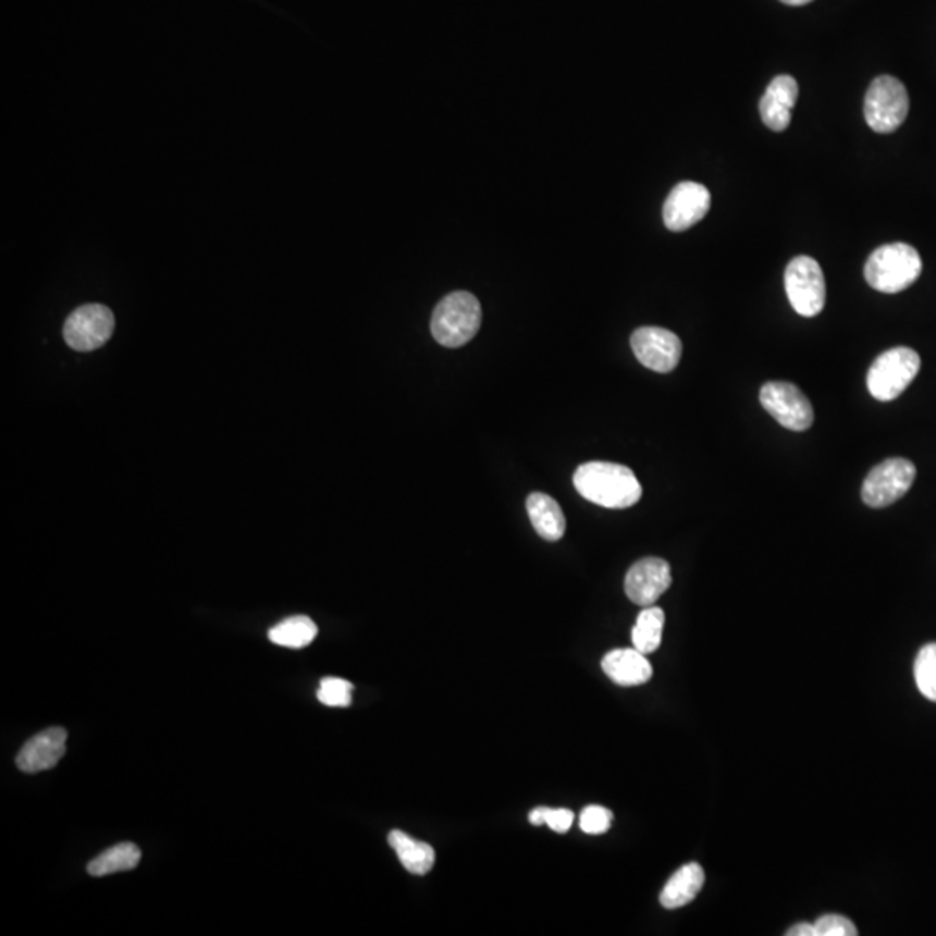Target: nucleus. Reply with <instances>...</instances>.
<instances>
[{
	"mask_svg": "<svg viewBox=\"0 0 936 936\" xmlns=\"http://www.w3.org/2000/svg\"><path fill=\"white\" fill-rule=\"evenodd\" d=\"M572 481L578 493L599 507L628 508L642 498L639 479L625 465L588 461L576 468Z\"/></svg>",
	"mask_w": 936,
	"mask_h": 936,
	"instance_id": "1",
	"label": "nucleus"
},
{
	"mask_svg": "<svg viewBox=\"0 0 936 936\" xmlns=\"http://www.w3.org/2000/svg\"><path fill=\"white\" fill-rule=\"evenodd\" d=\"M923 271L920 251L907 243H889L874 250L865 262V280L883 294H898L917 281Z\"/></svg>",
	"mask_w": 936,
	"mask_h": 936,
	"instance_id": "2",
	"label": "nucleus"
},
{
	"mask_svg": "<svg viewBox=\"0 0 936 936\" xmlns=\"http://www.w3.org/2000/svg\"><path fill=\"white\" fill-rule=\"evenodd\" d=\"M482 323L481 303L468 292H453L435 306L430 330L444 347L456 349L468 344Z\"/></svg>",
	"mask_w": 936,
	"mask_h": 936,
	"instance_id": "3",
	"label": "nucleus"
},
{
	"mask_svg": "<svg viewBox=\"0 0 936 936\" xmlns=\"http://www.w3.org/2000/svg\"><path fill=\"white\" fill-rule=\"evenodd\" d=\"M920 368V354L914 349L895 347L886 350L869 370L867 389L871 396L877 401L897 399L917 377Z\"/></svg>",
	"mask_w": 936,
	"mask_h": 936,
	"instance_id": "4",
	"label": "nucleus"
},
{
	"mask_svg": "<svg viewBox=\"0 0 936 936\" xmlns=\"http://www.w3.org/2000/svg\"><path fill=\"white\" fill-rule=\"evenodd\" d=\"M864 115L874 133H895L909 115V94L902 82L891 75L877 77L865 94Z\"/></svg>",
	"mask_w": 936,
	"mask_h": 936,
	"instance_id": "5",
	"label": "nucleus"
},
{
	"mask_svg": "<svg viewBox=\"0 0 936 936\" xmlns=\"http://www.w3.org/2000/svg\"><path fill=\"white\" fill-rule=\"evenodd\" d=\"M786 294L792 309L804 318L821 315L826 306V278L817 260L809 256L795 257L786 268Z\"/></svg>",
	"mask_w": 936,
	"mask_h": 936,
	"instance_id": "6",
	"label": "nucleus"
},
{
	"mask_svg": "<svg viewBox=\"0 0 936 936\" xmlns=\"http://www.w3.org/2000/svg\"><path fill=\"white\" fill-rule=\"evenodd\" d=\"M915 467L906 458H888L869 472L862 485V500L873 508H885L911 490Z\"/></svg>",
	"mask_w": 936,
	"mask_h": 936,
	"instance_id": "7",
	"label": "nucleus"
},
{
	"mask_svg": "<svg viewBox=\"0 0 936 936\" xmlns=\"http://www.w3.org/2000/svg\"><path fill=\"white\" fill-rule=\"evenodd\" d=\"M113 330H115L113 312L101 304H87L70 315L64 323L63 335L72 349L87 353L107 344Z\"/></svg>",
	"mask_w": 936,
	"mask_h": 936,
	"instance_id": "8",
	"label": "nucleus"
},
{
	"mask_svg": "<svg viewBox=\"0 0 936 936\" xmlns=\"http://www.w3.org/2000/svg\"><path fill=\"white\" fill-rule=\"evenodd\" d=\"M763 408L779 421L784 429L803 432L813 423V408L795 383L768 382L760 391Z\"/></svg>",
	"mask_w": 936,
	"mask_h": 936,
	"instance_id": "9",
	"label": "nucleus"
},
{
	"mask_svg": "<svg viewBox=\"0 0 936 936\" xmlns=\"http://www.w3.org/2000/svg\"><path fill=\"white\" fill-rule=\"evenodd\" d=\"M631 349L640 365L655 373H669L678 367L681 358V341L666 328L642 327L635 330Z\"/></svg>",
	"mask_w": 936,
	"mask_h": 936,
	"instance_id": "10",
	"label": "nucleus"
},
{
	"mask_svg": "<svg viewBox=\"0 0 936 936\" xmlns=\"http://www.w3.org/2000/svg\"><path fill=\"white\" fill-rule=\"evenodd\" d=\"M710 207L711 195L706 186L692 181L677 184L664 201V224L675 233L689 230L706 218Z\"/></svg>",
	"mask_w": 936,
	"mask_h": 936,
	"instance_id": "11",
	"label": "nucleus"
},
{
	"mask_svg": "<svg viewBox=\"0 0 936 936\" xmlns=\"http://www.w3.org/2000/svg\"><path fill=\"white\" fill-rule=\"evenodd\" d=\"M672 587V569L663 558L648 557L637 562L628 570L625 592L633 604L649 607Z\"/></svg>",
	"mask_w": 936,
	"mask_h": 936,
	"instance_id": "12",
	"label": "nucleus"
},
{
	"mask_svg": "<svg viewBox=\"0 0 936 936\" xmlns=\"http://www.w3.org/2000/svg\"><path fill=\"white\" fill-rule=\"evenodd\" d=\"M69 734L61 727L47 728L25 742L16 756V766L25 774L51 771L66 753Z\"/></svg>",
	"mask_w": 936,
	"mask_h": 936,
	"instance_id": "13",
	"label": "nucleus"
},
{
	"mask_svg": "<svg viewBox=\"0 0 936 936\" xmlns=\"http://www.w3.org/2000/svg\"><path fill=\"white\" fill-rule=\"evenodd\" d=\"M800 94V87L789 75H779L766 87L760 101V115L763 124L775 133H783L791 124V110Z\"/></svg>",
	"mask_w": 936,
	"mask_h": 936,
	"instance_id": "14",
	"label": "nucleus"
},
{
	"mask_svg": "<svg viewBox=\"0 0 936 936\" xmlns=\"http://www.w3.org/2000/svg\"><path fill=\"white\" fill-rule=\"evenodd\" d=\"M602 669L614 683L621 687L643 686L654 673L648 655L635 648L608 652L602 660Z\"/></svg>",
	"mask_w": 936,
	"mask_h": 936,
	"instance_id": "15",
	"label": "nucleus"
},
{
	"mask_svg": "<svg viewBox=\"0 0 936 936\" xmlns=\"http://www.w3.org/2000/svg\"><path fill=\"white\" fill-rule=\"evenodd\" d=\"M532 528L537 529L543 540L558 541L566 534V517L557 500L549 494L532 493L526 502Z\"/></svg>",
	"mask_w": 936,
	"mask_h": 936,
	"instance_id": "16",
	"label": "nucleus"
},
{
	"mask_svg": "<svg viewBox=\"0 0 936 936\" xmlns=\"http://www.w3.org/2000/svg\"><path fill=\"white\" fill-rule=\"evenodd\" d=\"M704 879L706 876H704L701 865L695 864V862L683 865L664 885L660 897L661 906L664 909H680V907L687 906L698 897L699 891L704 886Z\"/></svg>",
	"mask_w": 936,
	"mask_h": 936,
	"instance_id": "17",
	"label": "nucleus"
},
{
	"mask_svg": "<svg viewBox=\"0 0 936 936\" xmlns=\"http://www.w3.org/2000/svg\"><path fill=\"white\" fill-rule=\"evenodd\" d=\"M389 845L396 851L401 864L415 876H426L435 864V851L429 842L417 841L403 830H391Z\"/></svg>",
	"mask_w": 936,
	"mask_h": 936,
	"instance_id": "18",
	"label": "nucleus"
},
{
	"mask_svg": "<svg viewBox=\"0 0 936 936\" xmlns=\"http://www.w3.org/2000/svg\"><path fill=\"white\" fill-rule=\"evenodd\" d=\"M140 850L134 842H120L115 847L102 851L101 855L90 860L87 873L94 877L110 876V874L133 871L139 865Z\"/></svg>",
	"mask_w": 936,
	"mask_h": 936,
	"instance_id": "19",
	"label": "nucleus"
},
{
	"mask_svg": "<svg viewBox=\"0 0 936 936\" xmlns=\"http://www.w3.org/2000/svg\"><path fill=\"white\" fill-rule=\"evenodd\" d=\"M664 619L666 617H664L663 608L652 607V605L643 608L637 617L633 630H631V640H633V648L637 651L648 655L660 649L661 642H663Z\"/></svg>",
	"mask_w": 936,
	"mask_h": 936,
	"instance_id": "20",
	"label": "nucleus"
},
{
	"mask_svg": "<svg viewBox=\"0 0 936 936\" xmlns=\"http://www.w3.org/2000/svg\"><path fill=\"white\" fill-rule=\"evenodd\" d=\"M316 635L318 626L311 617L294 616L274 626L273 630L269 631V640L281 648L304 649L315 642Z\"/></svg>",
	"mask_w": 936,
	"mask_h": 936,
	"instance_id": "21",
	"label": "nucleus"
},
{
	"mask_svg": "<svg viewBox=\"0 0 936 936\" xmlns=\"http://www.w3.org/2000/svg\"><path fill=\"white\" fill-rule=\"evenodd\" d=\"M914 677L921 694L936 702V643H928L915 657Z\"/></svg>",
	"mask_w": 936,
	"mask_h": 936,
	"instance_id": "22",
	"label": "nucleus"
},
{
	"mask_svg": "<svg viewBox=\"0 0 936 936\" xmlns=\"http://www.w3.org/2000/svg\"><path fill=\"white\" fill-rule=\"evenodd\" d=\"M353 683L344 678H323L318 690V699L324 706L347 707L353 702Z\"/></svg>",
	"mask_w": 936,
	"mask_h": 936,
	"instance_id": "23",
	"label": "nucleus"
},
{
	"mask_svg": "<svg viewBox=\"0 0 936 936\" xmlns=\"http://www.w3.org/2000/svg\"><path fill=\"white\" fill-rule=\"evenodd\" d=\"M611 824H613V812L599 804H590L579 815V827L587 835H604Z\"/></svg>",
	"mask_w": 936,
	"mask_h": 936,
	"instance_id": "24",
	"label": "nucleus"
},
{
	"mask_svg": "<svg viewBox=\"0 0 936 936\" xmlns=\"http://www.w3.org/2000/svg\"><path fill=\"white\" fill-rule=\"evenodd\" d=\"M818 936H855V924L851 923L845 915L827 914L818 917L815 923Z\"/></svg>",
	"mask_w": 936,
	"mask_h": 936,
	"instance_id": "25",
	"label": "nucleus"
},
{
	"mask_svg": "<svg viewBox=\"0 0 936 936\" xmlns=\"http://www.w3.org/2000/svg\"><path fill=\"white\" fill-rule=\"evenodd\" d=\"M545 824L550 829H554L555 833L562 835V833H567L570 826L575 824V813L567 809H550L549 806L545 815Z\"/></svg>",
	"mask_w": 936,
	"mask_h": 936,
	"instance_id": "26",
	"label": "nucleus"
},
{
	"mask_svg": "<svg viewBox=\"0 0 936 936\" xmlns=\"http://www.w3.org/2000/svg\"><path fill=\"white\" fill-rule=\"evenodd\" d=\"M788 936H818L817 928H815V924L809 923H800L795 924L792 928H789L786 932Z\"/></svg>",
	"mask_w": 936,
	"mask_h": 936,
	"instance_id": "27",
	"label": "nucleus"
},
{
	"mask_svg": "<svg viewBox=\"0 0 936 936\" xmlns=\"http://www.w3.org/2000/svg\"><path fill=\"white\" fill-rule=\"evenodd\" d=\"M546 810H549V806H538V809L529 813V822H531L532 826H543L545 824Z\"/></svg>",
	"mask_w": 936,
	"mask_h": 936,
	"instance_id": "28",
	"label": "nucleus"
},
{
	"mask_svg": "<svg viewBox=\"0 0 936 936\" xmlns=\"http://www.w3.org/2000/svg\"><path fill=\"white\" fill-rule=\"evenodd\" d=\"M780 2H784V4L788 5H804L810 4L812 0H780Z\"/></svg>",
	"mask_w": 936,
	"mask_h": 936,
	"instance_id": "29",
	"label": "nucleus"
}]
</instances>
